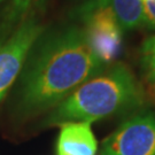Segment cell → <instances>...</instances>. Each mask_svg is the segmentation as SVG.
Instances as JSON below:
<instances>
[{
  "label": "cell",
  "instance_id": "2",
  "mask_svg": "<svg viewBox=\"0 0 155 155\" xmlns=\"http://www.w3.org/2000/svg\"><path fill=\"white\" fill-rule=\"evenodd\" d=\"M148 102L144 84L130 67L116 62L78 86L51 109L44 125L95 122L122 113L138 110Z\"/></svg>",
  "mask_w": 155,
  "mask_h": 155
},
{
  "label": "cell",
  "instance_id": "6",
  "mask_svg": "<svg viewBox=\"0 0 155 155\" xmlns=\"http://www.w3.org/2000/svg\"><path fill=\"white\" fill-rule=\"evenodd\" d=\"M90 122H68L60 125L58 155H97L98 141Z\"/></svg>",
  "mask_w": 155,
  "mask_h": 155
},
{
  "label": "cell",
  "instance_id": "9",
  "mask_svg": "<svg viewBox=\"0 0 155 155\" xmlns=\"http://www.w3.org/2000/svg\"><path fill=\"white\" fill-rule=\"evenodd\" d=\"M139 68L145 85L155 91V35L145 39L139 48Z\"/></svg>",
  "mask_w": 155,
  "mask_h": 155
},
{
  "label": "cell",
  "instance_id": "3",
  "mask_svg": "<svg viewBox=\"0 0 155 155\" xmlns=\"http://www.w3.org/2000/svg\"><path fill=\"white\" fill-rule=\"evenodd\" d=\"M45 29V24L35 13L0 41V101L21 74L28 56Z\"/></svg>",
  "mask_w": 155,
  "mask_h": 155
},
{
  "label": "cell",
  "instance_id": "8",
  "mask_svg": "<svg viewBox=\"0 0 155 155\" xmlns=\"http://www.w3.org/2000/svg\"><path fill=\"white\" fill-rule=\"evenodd\" d=\"M44 0H11L1 15L0 22V41L5 39L27 17L36 13L43 5Z\"/></svg>",
  "mask_w": 155,
  "mask_h": 155
},
{
  "label": "cell",
  "instance_id": "10",
  "mask_svg": "<svg viewBox=\"0 0 155 155\" xmlns=\"http://www.w3.org/2000/svg\"><path fill=\"white\" fill-rule=\"evenodd\" d=\"M144 27L155 30V2H143Z\"/></svg>",
  "mask_w": 155,
  "mask_h": 155
},
{
  "label": "cell",
  "instance_id": "4",
  "mask_svg": "<svg viewBox=\"0 0 155 155\" xmlns=\"http://www.w3.org/2000/svg\"><path fill=\"white\" fill-rule=\"evenodd\" d=\"M77 17L83 23V32L91 48L109 66L121 52L123 31L108 8L86 1L77 9Z\"/></svg>",
  "mask_w": 155,
  "mask_h": 155
},
{
  "label": "cell",
  "instance_id": "11",
  "mask_svg": "<svg viewBox=\"0 0 155 155\" xmlns=\"http://www.w3.org/2000/svg\"><path fill=\"white\" fill-rule=\"evenodd\" d=\"M143 2H155V0H141Z\"/></svg>",
  "mask_w": 155,
  "mask_h": 155
},
{
  "label": "cell",
  "instance_id": "5",
  "mask_svg": "<svg viewBox=\"0 0 155 155\" xmlns=\"http://www.w3.org/2000/svg\"><path fill=\"white\" fill-rule=\"evenodd\" d=\"M100 155H155V111L127 117L104 139Z\"/></svg>",
  "mask_w": 155,
  "mask_h": 155
},
{
  "label": "cell",
  "instance_id": "1",
  "mask_svg": "<svg viewBox=\"0 0 155 155\" xmlns=\"http://www.w3.org/2000/svg\"><path fill=\"white\" fill-rule=\"evenodd\" d=\"M21 79L16 109L23 117L53 109L107 64L91 48L83 29H60L37 41ZM110 66V64H109Z\"/></svg>",
  "mask_w": 155,
  "mask_h": 155
},
{
  "label": "cell",
  "instance_id": "7",
  "mask_svg": "<svg viewBox=\"0 0 155 155\" xmlns=\"http://www.w3.org/2000/svg\"><path fill=\"white\" fill-rule=\"evenodd\" d=\"M91 4L104 6L115 16L123 31L144 27V9L141 0H89Z\"/></svg>",
  "mask_w": 155,
  "mask_h": 155
},
{
  "label": "cell",
  "instance_id": "12",
  "mask_svg": "<svg viewBox=\"0 0 155 155\" xmlns=\"http://www.w3.org/2000/svg\"><path fill=\"white\" fill-rule=\"evenodd\" d=\"M1 1H2V0H0V2H1Z\"/></svg>",
  "mask_w": 155,
  "mask_h": 155
}]
</instances>
